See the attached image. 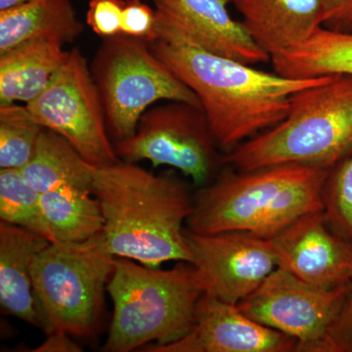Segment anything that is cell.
<instances>
[{"mask_svg": "<svg viewBox=\"0 0 352 352\" xmlns=\"http://www.w3.org/2000/svg\"><path fill=\"white\" fill-rule=\"evenodd\" d=\"M146 352H298L289 336L252 320L238 305L201 296L195 324L186 336L166 346L149 344Z\"/></svg>", "mask_w": 352, "mask_h": 352, "instance_id": "13", "label": "cell"}, {"mask_svg": "<svg viewBox=\"0 0 352 352\" xmlns=\"http://www.w3.org/2000/svg\"><path fill=\"white\" fill-rule=\"evenodd\" d=\"M204 295L238 305L277 268L270 239L250 232L197 234L185 230Z\"/></svg>", "mask_w": 352, "mask_h": 352, "instance_id": "11", "label": "cell"}, {"mask_svg": "<svg viewBox=\"0 0 352 352\" xmlns=\"http://www.w3.org/2000/svg\"><path fill=\"white\" fill-rule=\"evenodd\" d=\"M25 105L41 126L66 139L92 166L120 161L89 64L78 48L69 51L45 89Z\"/></svg>", "mask_w": 352, "mask_h": 352, "instance_id": "9", "label": "cell"}, {"mask_svg": "<svg viewBox=\"0 0 352 352\" xmlns=\"http://www.w3.org/2000/svg\"><path fill=\"white\" fill-rule=\"evenodd\" d=\"M83 31L71 0H32L0 11V54L31 39L72 43Z\"/></svg>", "mask_w": 352, "mask_h": 352, "instance_id": "18", "label": "cell"}, {"mask_svg": "<svg viewBox=\"0 0 352 352\" xmlns=\"http://www.w3.org/2000/svg\"><path fill=\"white\" fill-rule=\"evenodd\" d=\"M115 258L103 232L85 242H51L39 252L32 280L44 332L73 337L96 332Z\"/></svg>", "mask_w": 352, "mask_h": 352, "instance_id": "6", "label": "cell"}, {"mask_svg": "<svg viewBox=\"0 0 352 352\" xmlns=\"http://www.w3.org/2000/svg\"><path fill=\"white\" fill-rule=\"evenodd\" d=\"M352 154V76L333 75L289 98L288 115L226 153L224 166L248 171L296 164L332 170Z\"/></svg>", "mask_w": 352, "mask_h": 352, "instance_id": "4", "label": "cell"}, {"mask_svg": "<svg viewBox=\"0 0 352 352\" xmlns=\"http://www.w3.org/2000/svg\"><path fill=\"white\" fill-rule=\"evenodd\" d=\"M89 68L115 142L132 138L141 116L157 102L201 106L193 90L153 53L144 39L124 34L104 38Z\"/></svg>", "mask_w": 352, "mask_h": 352, "instance_id": "7", "label": "cell"}, {"mask_svg": "<svg viewBox=\"0 0 352 352\" xmlns=\"http://www.w3.org/2000/svg\"><path fill=\"white\" fill-rule=\"evenodd\" d=\"M325 352H352V279L339 314L329 329Z\"/></svg>", "mask_w": 352, "mask_h": 352, "instance_id": "27", "label": "cell"}, {"mask_svg": "<svg viewBox=\"0 0 352 352\" xmlns=\"http://www.w3.org/2000/svg\"><path fill=\"white\" fill-rule=\"evenodd\" d=\"M69 51L50 39H31L0 54V104H27L45 89Z\"/></svg>", "mask_w": 352, "mask_h": 352, "instance_id": "17", "label": "cell"}, {"mask_svg": "<svg viewBox=\"0 0 352 352\" xmlns=\"http://www.w3.org/2000/svg\"><path fill=\"white\" fill-rule=\"evenodd\" d=\"M107 293L113 305L103 349L129 352L149 344L166 346L182 339L195 324L204 295L191 263L170 270L116 258Z\"/></svg>", "mask_w": 352, "mask_h": 352, "instance_id": "5", "label": "cell"}, {"mask_svg": "<svg viewBox=\"0 0 352 352\" xmlns=\"http://www.w3.org/2000/svg\"><path fill=\"white\" fill-rule=\"evenodd\" d=\"M277 267L323 289L352 279V244L340 237L323 212L300 217L271 238Z\"/></svg>", "mask_w": 352, "mask_h": 352, "instance_id": "12", "label": "cell"}, {"mask_svg": "<svg viewBox=\"0 0 352 352\" xmlns=\"http://www.w3.org/2000/svg\"><path fill=\"white\" fill-rule=\"evenodd\" d=\"M39 201L56 242H85L103 232L100 203L90 189L64 185L41 194Z\"/></svg>", "mask_w": 352, "mask_h": 352, "instance_id": "21", "label": "cell"}, {"mask_svg": "<svg viewBox=\"0 0 352 352\" xmlns=\"http://www.w3.org/2000/svg\"><path fill=\"white\" fill-rule=\"evenodd\" d=\"M160 15L175 25L199 47L256 65L271 60L270 55L252 39L242 22L231 17L230 0H152Z\"/></svg>", "mask_w": 352, "mask_h": 352, "instance_id": "14", "label": "cell"}, {"mask_svg": "<svg viewBox=\"0 0 352 352\" xmlns=\"http://www.w3.org/2000/svg\"><path fill=\"white\" fill-rule=\"evenodd\" d=\"M323 207L331 228L352 244V154L329 173L323 190Z\"/></svg>", "mask_w": 352, "mask_h": 352, "instance_id": "24", "label": "cell"}, {"mask_svg": "<svg viewBox=\"0 0 352 352\" xmlns=\"http://www.w3.org/2000/svg\"><path fill=\"white\" fill-rule=\"evenodd\" d=\"M157 11V10H156ZM153 53L193 90L220 150L232 151L287 117L292 95L330 76L289 78L199 47L157 12Z\"/></svg>", "mask_w": 352, "mask_h": 352, "instance_id": "1", "label": "cell"}, {"mask_svg": "<svg viewBox=\"0 0 352 352\" xmlns=\"http://www.w3.org/2000/svg\"><path fill=\"white\" fill-rule=\"evenodd\" d=\"M194 198L187 230L250 232L271 239L305 215L323 212L330 168L286 164L242 171L227 166Z\"/></svg>", "mask_w": 352, "mask_h": 352, "instance_id": "3", "label": "cell"}, {"mask_svg": "<svg viewBox=\"0 0 352 352\" xmlns=\"http://www.w3.org/2000/svg\"><path fill=\"white\" fill-rule=\"evenodd\" d=\"M120 34L144 39L150 43L156 41V9L141 0H124Z\"/></svg>", "mask_w": 352, "mask_h": 352, "instance_id": "25", "label": "cell"}, {"mask_svg": "<svg viewBox=\"0 0 352 352\" xmlns=\"http://www.w3.org/2000/svg\"><path fill=\"white\" fill-rule=\"evenodd\" d=\"M252 39L270 55L305 43L323 27L319 0H230Z\"/></svg>", "mask_w": 352, "mask_h": 352, "instance_id": "15", "label": "cell"}, {"mask_svg": "<svg viewBox=\"0 0 352 352\" xmlns=\"http://www.w3.org/2000/svg\"><path fill=\"white\" fill-rule=\"evenodd\" d=\"M50 241L23 227L0 223V305L7 314L41 328L32 264Z\"/></svg>", "mask_w": 352, "mask_h": 352, "instance_id": "16", "label": "cell"}, {"mask_svg": "<svg viewBox=\"0 0 352 352\" xmlns=\"http://www.w3.org/2000/svg\"><path fill=\"white\" fill-rule=\"evenodd\" d=\"M36 190L17 168H0V219L56 242L43 210Z\"/></svg>", "mask_w": 352, "mask_h": 352, "instance_id": "22", "label": "cell"}, {"mask_svg": "<svg viewBox=\"0 0 352 352\" xmlns=\"http://www.w3.org/2000/svg\"><path fill=\"white\" fill-rule=\"evenodd\" d=\"M124 0H89L87 24L101 38L120 34Z\"/></svg>", "mask_w": 352, "mask_h": 352, "instance_id": "26", "label": "cell"}, {"mask_svg": "<svg viewBox=\"0 0 352 352\" xmlns=\"http://www.w3.org/2000/svg\"><path fill=\"white\" fill-rule=\"evenodd\" d=\"M278 75L289 78L352 76V34L319 28L305 43L271 57Z\"/></svg>", "mask_w": 352, "mask_h": 352, "instance_id": "19", "label": "cell"}, {"mask_svg": "<svg viewBox=\"0 0 352 352\" xmlns=\"http://www.w3.org/2000/svg\"><path fill=\"white\" fill-rule=\"evenodd\" d=\"M41 346L32 349L34 352H80L82 347L72 340L73 336L65 332H51Z\"/></svg>", "mask_w": 352, "mask_h": 352, "instance_id": "29", "label": "cell"}, {"mask_svg": "<svg viewBox=\"0 0 352 352\" xmlns=\"http://www.w3.org/2000/svg\"><path fill=\"white\" fill-rule=\"evenodd\" d=\"M92 193L103 212L106 247L115 258L151 267L168 261L190 263L183 224L194 200L180 180L119 161L95 168Z\"/></svg>", "mask_w": 352, "mask_h": 352, "instance_id": "2", "label": "cell"}, {"mask_svg": "<svg viewBox=\"0 0 352 352\" xmlns=\"http://www.w3.org/2000/svg\"><path fill=\"white\" fill-rule=\"evenodd\" d=\"M95 168L66 139L43 127L31 161L21 171L25 182L43 194L64 185L92 191Z\"/></svg>", "mask_w": 352, "mask_h": 352, "instance_id": "20", "label": "cell"}, {"mask_svg": "<svg viewBox=\"0 0 352 352\" xmlns=\"http://www.w3.org/2000/svg\"><path fill=\"white\" fill-rule=\"evenodd\" d=\"M347 287L318 288L277 267L238 307L252 320L296 340L298 352H325Z\"/></svg>", "mask_w": 352, "mask_h": 352, "instance_id": "10", "label": "cell"}, {"mask_svg": "<svg viewBox=\"0 0 352 352\" xmlns=\"http://www.w3.org/2000/svg\"><path fill=\"white\" fill-rule=\"evenodd\" d=\"M113 145L124 162L171 166L199 187L212 182L224 166V155L219 154L205 112L188 102L166 101L150 107L134 135Z\"/></svg>", "mask_w": 352, "mask_h": 352, "instance_id": "8", "label": "cell"}, {"mask_svg": "<svg viewBox=\"0 0 352 352\" xmlns=\"http://www.w3.org/2000/svg\"><path fill=\"white\" fill-rule=\"evenodd\" d=\"M322 22L332 31H352V0H319Z\"/></svg>", "mask_w": 352, "mask_h": 352, "instance_id": "28", "label": "cell"}, {"mask_svg": "<svg viewBox=\"0 0 352 352\" xmlns=\"http://www.w3.org/2000/svg\"><path fill=\"white\" fill-rule=\"evenodd\" d=\"M43 129L27 105L0 104V168L22 170L31 161Z\"/></svg>", "mask_w": 352, "mask_h": 352, "instance_id": "23", "label": "cell"}, {"mask_svg": "<svg viewBox=\"0 0 352 352\" xmlns=\"http://www.w3.org/2000/svg\"><path fill=\"white\" fill-rule=\"evenodd\" d=\"M32 0H0V11L8 10L23 6Z\"/></svg>", "mask_w": 352, "mask_h": 352, "instance_id": "30", "label": "cell"}]
</instances>
